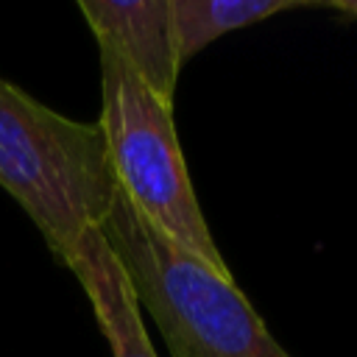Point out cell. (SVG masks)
Instances as JSON below:
<instances>
[{"label": "cell", "instance_id": "obj_6", "mask_svg": "<svg viewBox=\"0 0 357 357\" xmlns=\"http://www.w3.org/2000/svg\"><path fill=\"white\" fill-rule=\"evenodd\" d=\"M298 0H170L178 61L204 50L218 36L298 8Z\"/></svg>", "mask_w": 357, "mask_h": 357}, {"label": "cell", "instance_id": "obj_4", "mask_svg": "<svg viewBox=\"0 0 357 357\" xmlns=\"http://www.w3.org/2000/svg\"><path fill=\"white\" fill-rule=\"evenodd\" d=\"M98 45L117 50L142 84L167 106L178 81L170 0H78Z\"/></svg>", "mask_w": 357, "mask_h": 357}, {"label": "cell", "instance_id": "obj_1", "mask_svg": "<svg viewBox=\"0 0 357 357\" xmlns=\"http://www.w3.org/2000/svg\"><path fill=\"white\" fill-rule=\"evenodd\" d=\"M98 231L173 357H290L231 282V273L215 271L165 237L120 187Z\"/></svg>", "mask_w": 357, "mask_h": 357}, {"label": "cell", "instance_id": "obj_7", "mask_svg": "<svg viewBox=\"0 0 357 357\" xmlns=\"http://www.w3.org/2000/svg\"><path fill=\"white\" fill-rule=\"evenodd\" d=\"M326 6L335 8V11H343V14L357 17V0H332V3H326Z\"/></svg>", "mask_w": 357, "mask_h": 357}, {"label": "cell", "instance_id": "obj_5", "mask_svg": "<svg viewBox=\"0 0 357 357\" xmlns=\"http://www.w3.org/2000/svg\"><path fill=\"white\" fill-rule=\"evenodd\" d=\"M64 265L81 282L95 310V318L109 340L112 357H156L142 326L139 304L134 298L128 276L98 229H89L78 240Z\"/></svg>", "mask_w": 357, "mask_h": 357}, {"label": "cell", "instance_id": "obj_2", "mask_svg": "<svg viewBox=\"0 0 357 357\" xmlns=\"http://www.w3.org/2000/svg\"><path fill=\"white\" fill-rule=\"evenodd\" d=\"M0 187L64 262L117 192L100 126L70 120L0 78Z\"/></svg>", "mask_w": 357, "mask_h": 357}, {"label": "cell", "instance_id": "obj_3", "mask_svg": "<svg viewBox=\"0 0 357 357\" xmlns=\"http://www.w3.org/2000/svg\"><path fill=\"white\" fill-rule=\"evenodd\" d=\"M100 50V134L117 187L131 206L184 251L220 273H229L206 226L178 134L173 106L162 103L128 61L109 45Z\"/></svg>", "mask_w": 357, "mask_h": 357}]
</instances>
